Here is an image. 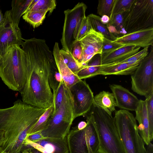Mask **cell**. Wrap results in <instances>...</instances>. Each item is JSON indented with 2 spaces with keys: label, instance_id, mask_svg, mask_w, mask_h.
Wrapping results in <instances>:
<instances>
[{
  "label": "cell",
  "instance_id": "cell-1",
  "mask_svg": "<svg viewBox=\"0 0 153 153\" xmlns=\"http://www.w3.org/2000/svg\"><path fill=\"white\" fill-rule=\"evenodd\" d=\"M24 52L26 82L20 93L22 101L33 107L46 109L53 105V95L49 83L56 63L53 52L45 40L26 39L21 45Z\"/></svg>",
  "mask_w": 153,
  "mask_h": 153
},
{
  "label": "cell",
  "instance_id": "cell-2",
  "mask_svg": "<svg viewBox=\"0 0 153 153\" xmlns=\"http://www.w3.org/2000/svg\"><path fill=\"white\" fill-rule=\"evenodd\" d=\"M46 109L33 107L20 99L10 107L0 109V130L4 132L2 152L21 153L25 150V141L30 129Z\"/></svg>",
  "mask_w": 153,
  "mask_h": 153
},
{
  "label": "cell",
  "instance_id": "cell-3",
  "mask_svg": "<svg viewBox=\"0 0 153 153\" xmlns=\"http://www.w3.org/2000/svg\"><path fill=\"white\" fill-rule=\"evenodd\" d=\"M86 118L93 125L99 142V153H125L114 117L101 108L92 106Z\"/></svg>",
  "mask_w": 153,
  "mask_h": 153
},
{
  "label": "cell",
  "instance_id": "cell-4",
  "mask_svg": "<svg viewBox=\"0 0 153 153\" xmlns=\"http://www.w3.org/2000/svg\"><path fill=\"white\" fill-rule=\"evenodd\" d=\"M0 77L9 88L21 93L26 76L24 52L20 46H12L0 58Z\"/></svg>",
  "mask_w": 153,
  "mask_h": 153
},
{
  "label": "cell",
  "instance_id": "cell-5",
  "mask_svg": "<svg viewBox=\"0 0 153 153\" xmlns=\"http://www.w3.org/2000/svg\"><path fill=\"white\" fill-rule=\"evenodd\" d=\"M115 111V124L125 153H146L133 115L125 110Z\"/></svg>",
  "mask_w": 153,
  "mask_h": 153
},
{
  "label": "cell",
  "instance_id": "cell-6",
  "mask_svg": "<svg viewBox=\"0 0 153 153\" xmlns=\"http://www.w3.org/2000/svg\"><path fill=\"white\" fill-rule=\"evenodd\" d=\"M74 111L72 95L69 88L67 87L61 105L53 113L48 125L42 131L43 136L49 138H66L74 120Z\"/></svg>",
  "mask_w": 153,
  "mask_h": 153
},
{
  "label": "cell",
  "instance_id": "cell-7",
  "mask_svg": "<svg viewBox=\"0 0 153 153\" xmlns=\"http://www.w3.org/2000/svg\"><path fill=\"white\" fill-rule=\"evenodd\" d=\"M87 126L79 130L76 126L67 136L69 153H99V142L95 129L86 118Z\"/></svg>",
  "mask_w": 153,
  "mask_h": 153
},
{
  "label": "cell",
  "instance_id": "cell-8",
  "mask_svg": "<svg viewBox=\"0 0 153 153\" xmlns=\"http://www.w3.org/2000/svg\"><path fill=\"white\" fill-rule=\"evenodd\" d=\"M153 27V0H135L125 19L126 34Z\"/></svg>",
  "mask_w": 153,
  "mask_h": 153
},
{
  "label": "cell",
  "instance_id": "cell-9",
  "mask_svg": "<svg viewBox=\"0 0 153 153\" xmlns=\"http://www.w3.org/2000/svg\"><path fill=\"white\" fill-rule=\"evenodd\" d=\"M131 89L146 98L153 93V46L131 75Z\"/></svg>",
  "mask_w": 153,
  "mask_h": 153
},
{
  "label": "cell",
  "instance_id": "cell-10",
  "mask_svg": "<svg viewBox=\"0 0 153 153\" xmlns=\"http://www.w3.org/2000/svg\"><path fill=\"white\" fill-rule=\"evenodd\" d=\"M87 8L83 2H79L72 9L64 11L65 19L61 42L62 48L68 53H70L72 46L75 41L74 34L79 20L85 16Z\"/></svg>",
  "mask_w": 153,
  "mask_h": 153
},
{
  "label": "cell",
  "instance_id": "cell-11",
  "mask_svg": "<svg viewBox=\"0 0 153 153\" xmlns=\"http://www.w3.org/2000/svg\"><path fill=\"white\" fill-rule=\"evenodd\" d=\"M23 39L19 26L13 23L11 10L6 11L4 20L0 24V58L12 46L21 45Z\"/></svg>",
  "mask_w": 153,
  "mask_h": 153
},
{
  "label": "cell",
  "instance_id": "cell-12",
  "mask_svg": "<svg viewBox=\"0 0 153 153\" xmlns=\"http://www.w3.org/2000/svg\"><path fill=\"white\" fill-rule=\"evenodd\" d=\"M74 104V118L86 115L93 105L94 96L85 80H80L69 88Z\"/></svg>",
  "mask_w": 153,
  "mask_h": 153
},
{
  "label": "cell",
  "instance_id": "cell-13",
  "mask_svg": "<svg viewBox=\"0 0 153 153\" xmlns=\"http://www.w3.org/2000/svg\"><path fill=\"white\" fill-rule=\"evenodd\" d=\"M104 36L92 29L79 40L82 49L81 65H86L95 55L101 54Z\"/></svg>",
  "mask_w": 153,
  "mask_h": 153
},
{
  "label": "cell",
  "instance_id": "cell-14",
  "mask_svg": "<svg viewBox=\"0 0 153 153\" xmlns=\"http://www.w3.org/2000/svg\"><path fill=\"white\" fill-rule=\"evenodd\" d=\"M113 41L123 47L134 46L144 48L153 46V27L127 33Z\"/></svg>",
  "mask_w": 153,
  "mask_h": 153
},
{
  "label": "cell",
  "instance_id": "cell-15",
  "mask_svg": "<svg viewBox=\"0 0 153 153\" xmlns=\"http://www.w3.org/2000/svg\"><path fill=\"white\" fill-rule=\"evenodd\" d=\"M110 87L114 96L117 107L121 109L135 111L140 101L135 95L120 85L112 84Z\"/></svg>",
  "mask_w": 153,
  "mask_h": 153
},
{
  "label": "cell",
  "instance_id": "cell-16",
  "mask_svg": "<svg viewBox=\"0 0 153 153\" xmlns=\"http://www.w3.org/2000/svg\"><path fill=\"white\" fill-rule=\"evenodd\" d=\"M60 50L58 43L55 42L53 52L54 60L58 71L63 80L69 88L81 79H79L68 68L64 61Z\"/></svg>",
  "mask_w": 153,
  "mask_h": 153
},
{
  "label": "cell",
  "instance_id": "cell-17",
  "mask_svg": "<svg viewBox=\"0 0 153 153\" xmlns=\"http://www.w3.org/2000/svg\"><path fill=\"white\" fill-rule=\"evenodd\" d=\"M140 48L134 46H126L106 54H100L101 65L119 63L137 53Z\"/></svg>",
  "mask_w": 153,
  "mask_h": 153
},
{
  "label": "cell",
  "instance_id": "cell-18",
  "mask_svg": "<svg viewBox=\"0 0 153 153\" xmlns=\"http://www.w3.org/2000/svg\"><path fill=\"white\" fill-rule=\"evenodd\" d=\"M135 112V119L139 123L138 126L139 132L145 143L147 145L151 141L149 136V123L146 99L144 100H140Z\"/></svg>",
  "mask_w": 153,
  "mask_h": 153
},
{
  "label": "cell",
  "instance_id": "cell-19",
  "mask_svg": "<svg viewBox=\"0 0 153 153\" xmlns=\"http://www.w3.org/2000/svg\"><path fill=\"white\" fill-rule=\"evenodd\" d=\"M139 64L131 65L127 63H118L101 65L98 75H131Z\"/></svg>",
  "mask_w": 153,
  "mask_h": 153
},
{
  "label": "cell",
  "instance_id": "cell-20",
  "mask_svg": "<svg viewBox=\"0 0 153 153\" xmlns=\"http://www.w3.org/2000/svg\"><path fill=\"white\" fill-rule=\"evenodd\" d=\"M92 106L101 108L111 116L117 107L112 93L105 91H101L94 97Z\"/></svg>",
  "mask_w": 153,
  "mask_h": 153
},
{
  "label": "cell",
  "instance_id": "cell-21",
  "mask_svg": "<svg viewBox=\"0 0 153 153\" xmlns=\"http://www.w3.org/2000/svg\"><path fill=\"white\" fill-rule=\"evenodd\" d=\"M36 143L47 153H69L66 137L64 139L46 138Z\"/></svg>",
  "mask_w": 153,
  "mask_h": 153
},
{
  "label": "cell",
  "instance_id": "cell-22",
  "mask_svg": "<svg viewBox=\"0 0 153 153\" xmlns=\"http://www.w3.org/2000/svg\"><path fill=\"white\" fill-rule=\"evenodd\" d=\"M101 65L100 54L96 55L86 65L82 66L76 76L79 79L82 80L98 75Z\"/></svg>",
  "mask_w": 153,
  "mask_h": 153
},
{
  "label": "cell",
  "instance_id": "cell-23",
  "mask_svg": "<svg viewBox=\"0 0 153 153\" xmlns=\"http://www.w3.org/2000/svg\"><path fill=\"white\" fill-rule=\"evenodd\" d=\"M33 0H13L11 2V15L13 24L19 26L21 16L30 6Z\"/></svg>",
  "mask_w": 153,
  "mask_h": 153
},
{
  "label": "cell",
  "instance_id": "cell-24",
  "mask_svg": "<svg viewBox=\"0 0 153 153\" xmlns=\"http://www.w3.org/2000/svg\"><path fill=\"white\" fill-rule=\"evenodd\" d=\"M93 30L102 35L105 38L114 41L117 37L109 31L107 26L101 20V17L93 14L88 16Z\"/></svg>",
  "mask_w": 153,
  "mask_h": 153
},
{
  "label": "cell",
  "instance_id": "cell-25",
  "mask_svg": "<svg viewBox=\"0 0 153 153\" xmlns=\"http://www.w3.org/2000/svg\"><path fill=\"white\" fill-rule=\"evenodd\" d=\"M53 110V105L47 108L30 129L27 135L44 130L48 125L51 119Z\"/></svg>",
  "mask_w": 153,
  "mask_h": 153
},
{
  "label": "cell",
  "instance_id": "cell-26",
  "mask_svg": "<svg viewBox=\"0 0 153 153\" xmlns=\"http://www.w3.org/2000/svg\"><path fill=\"white\" fill-rule=\"evenodd\" d=\"M48 12L44 10L28 11L23 14L22 18L35 28L42 24Z\"/></svg>",
  "mask_w": 153,
  "mask_h": 153
},
{
  "label": "cell",
  "instance_id": "cell-27",
  "mask_svg": "<svg viewBox=\"0 0 153 153\" xmlns=\"http://www.w3.org/2000/svg\"><path fill=\"white\" fill-rule=\"evenodd\" d=\"M130 10L115 15L110 19L109 23L106 25L110 26L115 28L119 34H126L123 28L124 23Z\"/></svg>",
  "mask_w": 153,
  "mask_h": 153
},
{
  "label": "cell",
  "instance_id": "cell-28",
  "mask_svg": "<svg viewBox=\"0 0 153 153\" xmlns=\"http://www.w3.org/2000/svg\"><path fill=\"white\" fill-rule=\"evenodd\" d=\"M56 6V1L55 0H38L32 6L26 10L24 13L29 11L39 10H44L49 12L51 14Z\"/></svg>",
  "mask_w": 153,
  "mask_h": 153
},
{
  "label": "cell",
  "instance_id": "cell-29",
  "mask_svg": "<svg viewBox=\"0 0 153 153\" xmlns=\"http://www.w3.org/2000/svg\"><path fill=\"white\" fill-rule=\"evenodd\" d=\"M135 0H115L111 15V19L115 15L130 10Z\"/></svg>",
  "mask_w": 153,
  "mask_h": 153
},
{
  "label": "cell",
  "instance_id": "cell-30",
  "mask_svg": "<svg viewBox=\"0 0 153 153\" xmlns=\"http://www.w3.org/2000/svg\"><path fill=\"white\" fill-rule=\"evenodd\" d=\"M67 87L62 79L56 92L53 94V113L55 112L61 105Z\"/></svg>",
  "mask_w": 153,
  "mask_h": 153
},
{
  "label": "cell",
  "instance_id": "cell-31",
  "mask_svg": "<svg viewBox=\"0 0 153 153\" xmlns=\"http://www.w3.org/2000/svg\"><path fill=\"white\" fill-rule=\"evenodd\" d=\"M60 51L64 61L68 68L76 75L82 66L77 63L70 53H68L62 49H60Z\"/></svg>",
  "mask_w": 153,
  "mask_h": 153
},
{
  "label": "cell",
  "instance_id": "cell-32",
  "mask_svg": "<svg viewBox=\"0 0 153 153\" xmlns=\"http://www.w3.org/2000/svg\"><path fill=\"white\" fill-rule=\"evenodd\" d=\"M62 79L56 64L51 70L49 78V85L53 94L56 92Z\"/></svg>",
  "mask_w": 153,
  "mask_h": 153
},
{
  "label": "cell",
  "instance_id": "cell-33",
  "mask_svg": "<svg viewBox=\"0 0 153 153\" xmlns=\"http://www.w3.org/2000/svg\"><path fill=\"white\" fill-rule=\"evenodd\" d=\"M115 0H99L97 13L100 16L106 15L110 18Z\"/></svg>",
  "mask_w": 153,
  "mask_h": 153
},
{
  "label": "cell",
  "instance_id": "cell-34",
  "mask_svg": "<svg viewBox=\"0 0 153 153\" xmlns=\"http://www.w3.org/2000/svg\"><path fill=\"white\" fill-rule=\"evenodd\" d=\"M147 103V114L149 123V136L151 141L153 139V93L146 99Z\"/></svg>",
  "mask_w": 153,
  "mask_h": 153
},
{
  "label": "cell",
  "instance_id": "cell-35",
  "mask_svg": "<svg viewBox=\"0 0 153 153\" xmlns=\"http://www.w3.org/2000/svg\"><path fill=\"white\" fill-rule=\"evenodd\" d=\"M148 47L143 48L134 55L119 63H127L131 65L139 63L148 54Z\"/></svg>",
  "mask_w": 153,
  "mask_h": 153
},
{
  "label": "cell",
  "instance_id": "cell-36",
  "mask_svg": "<svg viewBox=\"0 0 153 153\" xmlns=\"http://www.w3.org/2000/svg\"><path fill=\"white\" fill-rule=\"evenodd\" d=\"M92 29L89 18L88 16H85L79 27L76 41L79 40Z\"/></svg>",
  "mask_w": 153,
  "mask_h": 153
},
{
  "label": "cell",
  "instance_id": "cell-37",
  "mask_svg": "<svg viewBox=\"0 0 153 153\" xmlns=\"http://www.w3.org/2000/svg\"><path fill=\"white\" fill-rule=\"evenodd\" d=\"M123 47L121 45L104 37L102 48V55L109 53L118 48Z\"/></svg>",
  "mask_w": 153,
  "mask_h": 153
},
{
  "label": "cell",
  "instance_id": "cell-38",
  "mask_svg": "<svg viewBox=\"0 0 153 153\" xmlns=\"http://www.w3.org/2000/svg\"><path fill=\"white\" fill-rule=\"evenodd\" d=\"M70 53L77 63L82 66L81 63L82 55V49L79 41H76L74 42Z\"/></svg>",
  "mask_w": 153,
  "mask_h": 153
},
{
  "label": "cell",
  "instance_id": "cell-39",
  "mask_svg": "<svg viewBox=\"0 0 153 153\" xmlns=\"http://www.w3.org/2000/svg\"><path fill=\"white\" fill-rule=\"evenodd\" d=\"M46 138L47 137L43 136L41 131L27 135L25 139H27L33 142L36 143Z\"/></svg>",
  "mask_w": 153,
  "mask_h": 153
},
{
  "label": "cell",
  "instance_id": "cell-40",
  "mask_svg": "<svg viewBox=\"0 0 153 153\" xmlns=\"http://www.w3.org/2000/svg\"><path fill=\"white\" fill-rule=\"evenodd\" d=\"M87 126V123L84 121L80 122L76 126L79 130H81L85 128Z\"/></svg>",
  "mask_w": 153,
  "mask_h": 153
},
{
  "label": "cell",
  "instance_id": "cell-41",
  "mask_svg": "<svg viewBox=\"0 0 153 153\" xmlns=\"http://www.w3.org/2000/svg\"><path fill=\"white\" fill-rule=\"evenodd\" d=\"M109 17L106 15H103L101 17V20L104 25H107L109 22Z\"/></svg>",
  "mask_w": 153,
  "mask_h": 153
},
{
  "label": "cell",
  "instance_id": "cell-42",
  "mask_svg": "<svg viewBox=\"0 0 153 153\" xmlns=\"http://www.w3.org/2000/svg\"><path fill=\"white\" fill-rule=\"evenodd\" d=\"M4 131L3 130H0V153H2V152L1 145L4 139Z\"/></svg>",
  "mask_w": 153,
  "mask_h": 153
},
{
  "label": "cell",
  "instance_id": "cell-43",
  "mask_svg": "<svg viewBox=\"0 0 153 153\" xmlns=\"http://www.w3.org/2000/svg\"><path fill=\"white\" fill-rule=\"evenodd\" d=\"M146 149V153H153V144L150 142L147 145V148Z\"/></svg>",
  "mask_w": 153,
  "mask_h": 153
},
{
  "label": "cell",
  "instance_id": "cell-44",
  "mask_svg": "<svg viewBox=\"0 0 153 153\" xmlns=\"http://www.w3.org/2000/svg\"><path fill=\"white\" fill-rule=\"evenodd\" d=\"M4 19V15H3L2 13L0 7V24L1 23L3 20Z\"/></svg>",
  "mask_w": 153,
  "mask_h": 153
},
{
  "label": "cell",
  "instance_id": "cell-45",
  "mask_svg": "<svg viewBox=\"0 0 153 153\" xmlns=\"http://www.w3.org/2000/svg\"><path fill=\"white\" fill-rule=\"evenodd\" d=\"M29 151H31L33 153H42V152L33 148Z\"/></svg>",
  "mask_w": 153,
  "mask_h": 153
},
{
  "label": "cell",
  "instance_id": "cell-46",
  "mask_svg": "<svg viewBox=\"0 0 153 153\" xmlns=\"http://www.w3.org/2000/svg\"><path fill=\"white\" fill-rule=\"evenodd\" d=\"M21 153H33L31 151L29 150H25L22 151Z\"/></svg>",
  "mask_w": 153,
  "mask_h": 153
},
{
  "label": "cell",
  "instance_id": "cell-47",
  "mask_svg": "<svg viewBox=\"0 0 153 153\" xmlns=\"http://www.w3.org/2000/svg\"><path fill=\"white\" fill-rule=\"evenodd\" d=\"M2 153H6L4 152H2Z\"/></svg>",
  "mask_w": 153,
  "mask_h": 153
}]
</instances>
